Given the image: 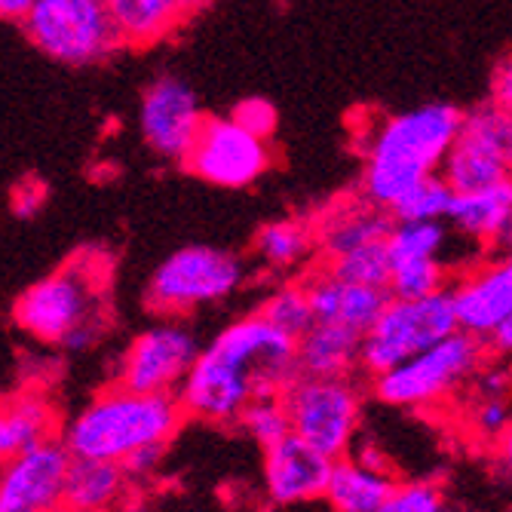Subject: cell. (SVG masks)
<instances>
[{
	"label": "cell",
	"mask_w": 512,
	"mask_h": 512,
	"mask_svg": "<svg viewBox=\"0 0 512 512\" xmlns=\"http://www.w3.org/2000/svg\"><path fill=\"white\" fill-rule=\"evenodd\" d=\"M74 454L59 439L43 442L4 460L0 512H59L65 509V482Z\"/></svg>",
	"instance_id": "5bb4252c"
},
{
	"label": "cell",
	"mask_w": 512,
	"mask_h": 512,
	"mask_svg": "<svg viewBox=\"0 0 512 512\" xmlns=\"http://www.w3.org/2000/svg\"><path fill=\"white\" fill-rule=\"evenodd\" d=\"M234 117L237 123H243L249 132L261 135V138H270L273 129H276V108L267 102V99H246L234 108Z\"/></svg>",
	"instance_id": "836d02e7"
},
{
	"label": "cell",
	"mask_w": 512,
	"mask_h": 512,
	"mask_svg": "<svg viewBox=\"0 0 512 512\" xmlns=\"http://www.w3.org/2000/svg\"><path fill=\"white\" fill-rule=\"evenodd\" d=\"M387 289L393 298H427L433 292L448 289V270H445L442 258L396 261Z\"/></svg>",
	"instance_id": "4dcf8cb0"
},
{
	"label": "cell",
	"mask_w": 512,
	"mask_h": 512,
	"mask_svg": "<svg viewBox=\"0 0 512 512\" xmlns=\"http://www.w3.org/2000/svg\"><path fill=\"white\" fill-rule=\"evenodd\" d=\"M460 123V108L433 102L384 117L371 126L362 148V197L393 209L396 200L411 191L417 181L442 172Z\"/></svg>",
	"instance_id": "7a4b0ae2"
},
{
	"label": "cell",
	"mask_w": 512,
	"mask_h": 512,
	"mask_svg": "<svg viewBox=\"0 0 512 512\" xmlns=\"http://www.w3.org/2000/svg\"><path fill=\"white\" fill-rule=\"evenodd\" d=\"M488 341L457 329L445 341L371 378L375 396L393 408H433L467 387L485 365Z\"/></svg>",
	"instance_id": "5b68a950"
},
{
	"label": "cell",
	"mask_w": 512,
	"mask_h": 512,
	"mask_svg": "<svg viewBox=\"0 0 512 512\" xmlns=\"http://www.w3.org/2000/svg\"><path fill=\"white\" fill-rule=\"evenodd\" d=\"M454 200H457V191L451 188L442 172H436L417 181L411 191H405L390 212L396 221H448Z\"/></svg>",
	"instance_id": "484cf974"
},
{
	"label": "cell",
	"mask_w": 512,
	"mask_h": 512,
	"mask_svg": "<svg viewBox=\"0 0 512 512\" xmlns=\"http://www.w3.org/2000/svg\"><path fill=\"white\" fill-rule=\"evenodd\" d=\"M445 500L433 482H396L393 494L378 512H442Z\"/></svg>",
	"instance_id": "d6a6232c"
},
{
	"label": "cell",
	"mask_w": 512,
	"mask_h": 512,
	"mask_svg": "<svg viewBox=\"0 0 512 512\" xmlns=\"http://www.w3.org/2000/svg\"><path fill=\"white\" fill-rule=\"evenodd\" d=\"M206 117L197 102V92L175 74L157 77L138 105V129H142L145 145L166 160L184 163L191 154Z\"/></svg>",
	"instance_id": "4fadbf2b"
},
{
	"label": "cell",
	"mask_w": 512,
	"mask_h": 512,
	"mask_svg": "<svg viewBox=\"0 0 512 512\" xmlns=\"http://www.w3.org/2000/svg\"><path fill=\"white\" fill-rule=\"evenodd\" d=\"M497 454H500V460H503V467L512 473V424L503 430V436L497 439Z\"/></svg>",
	"instance_id": "ab89813d"
},
{
	"label": "cell",
	"mask_w": 512,
	"mask_h": 512,
	"mask_svg": "<svg viewBox=\"0 0 512 512\" xmlns=\"http://www.w3.org/2000/svg\"><path fill=\"white\" fill-rule=\"evenodd\" d=\"M509 424H512V408H509L506 393L482 387V393H479V399L473 402V411H470L473 433L479 439H494L497 442Z\"/></svg>",
	"instance_id": "1f68e13d"
},
{
	"label": "cell",
	"mask_w": 512,
	"mask_h": 512,
	"mask_svg": "<svg viewBox=\"0 0 512 512\" xmlns=\"http://www.w3.org/2000/svg\"><path fill=\"white\" fill-rule=\"evenodd\" d=\"M396 218L390 209L371 203V200H347L325 212L316 227V246L322 261H332L338 255H347L359 246L387 243Z\"/></svg>",
	"instance_id": "d6986e66"
},
{
	"label": "cell",
	"mask_w": 512,
	"mask_h": 512,
	"mask_svg": "<svg viewBox=\"0 0 512 512\" xmlns=\"http://www.w3.org/2000/svg\"><path fill=\"white\" fill-rule=\"evenodd\" d=\"M255 258L267 267V270H298L304 267L316 252V227L298 218H279L264 224L255 234V246H252Z\"/></svg>",
	"instance_id": "d4e9b609"
},
{
	"label": "cell",
	"mask_w": 512,
	"mask_h": 512,
	"mask_svg": "<svg viewBox=\"0 0 512 512\" xmlns=\"http://www.w3.org/2000/svg\"><path fill=\"white\" fill-rule=\"evenodd\" d=\"M34 4H37V0H0V13H4L7 22L22 25L28 19V13L34 10Z\"/></svg>",
	"instance_id": "f35d334b"
},
{
	"label": "cell",
	"mask_w": 512,
	"mask_h": 512,
	"mask_svg": "<svg viewBox=\"0 0 512 512\" xmlns=\"http://www.w3.org/2000/svg\"><path fill=\"white\" fill-rule=\"evenodd\" d=\"M258 313L264 319H270L276 329H283L286 335H292L295 341L304 338L313 329V322H316V313H313V304H310V295H307L304 283H286V286L273 289L261 301Z\"/></svg>",
	"instance_id": "83f0119b"
},
{
	"label": "cell",
	"mask_w": 512,
	"mask_h": 512,
	"mask_svg": "<svg viewBox=\"0 0 512 512\" xmlns=\"http://www.w3.org/2000/svg\"><path fill=\"white\" fill-rule=\"evenodd\" d=\"M215 188H249L270 169L267 138L249 132L234 117H206L191 154L181 163Z\"/></svg>",
	"instance_id": "7c38bea8"
},
{
	"label": "cell",
	"mask_w": 512,
	"mask_h": 512,
	"mask_svg": "<svg viewBox=\"0 0 512 512\" xmlns=\"http://www.w3.org/2000/svg\"><path fill=\"white\" fill-rule=\"evenodd\" d=\"M335 457L289 433L276 445L264 448V491L276 506H301L325 497Z\"/></svg>",
	"instance_id": "9a60e30c"
},
{
	"label": "cell",
	"mask_w": 512,
	"mask_h": 512,
	"mask_svg": "<svg viewBox=\"0 0 512 512\" xmlns=\"http://www.w3.org/2000/svg\"><path fill=\"white\" fill-rule=\"evenodd\" d=\"M442 175L457 194L488 188L512 175V117L494 102L463 114Z\"/></svg>",
	"instance_id": "8fae6325"
},
{
	"label": "cell",
	"mask_w": 512,
	"mask_h": 512,
	"mask_svg": "<svg viewBox=\"0 0 512 512\" xmlns=\"http://www.w3.org/2000/svg\"><path fill=\"white\" fill-rule=\"evenodd\" d=\"M203 0H108L126 50H145L175 37Z\"/></svg>",
	"instance_id": "ffe728a7"
},
{
	"label": "cell",
	"mask_w": 512,
	"mask_h": 512,
	"mask_svg": "<svg viewBox=\"0 0 512 512\" xmlns=\"http://www.w3.org/2000/svg\"><path fill=\"white\" fill-rule=\"evenodd\" d=\"M200 353L203 347L191 325H184L181 316H163V322L129 341L117 368V381L138 393L178 396Z\"/></svg>",
	"instance_id": "30bf717a"
},
{
	"label": "cell",
	"mask_w": 512,
	"mask_h": 512,
	"mask_svg": "<svg viewBox=\"0 0 512 512\" xmlns=\"http://www.w3.org/2000/svg\"><path fill=\"white\" fill-rule=\"evenodd\" d=\"M163 457H166V445H145V448L132 451L123 460V470H126L129 482H145V479H151L160 470Z\"/></svg>",
	"instance_id": "e575fe53"
},
{
	"label": "cell",
	"mask_w": 512,
	"mask_h": 512,
	"mask_svg": "<svg viewBox=\"0 0 512 512\" xmlns=\"http://www.w3.org/2000/svg\"><path fill=\"white\" fill-rule=\"evenodd\" d=\"M43 206V188L40 184H22V188L16 191V203H13V212L19 218H31L37 215Z\"/></svg>",
	"instance_id": "8d00e7d4"
},
{
	"label": "cell",
	"mask_w": 512,
	"mask_h": 512,
	"mask_svg": "<svg viewBox=\"0 0 512 512\" xmlns=\"http://www.w3.org/2000/svg\"><path fill=\"white\" fill-rule=\"evenodd\" d=\"M243 283V258L215 246H184L154 270L145 304L157 316H184L230 298Z\"/></svg>",
	"instance_id": "ba28073f"
},
{
	"label": "cell",
	"mask_w": 512,
	"mask_h": 512,
	"mask_svg": "<svg viewBox=\"0 0 512 512\" xmlns=\"http://www.w3.org/2000/svg\"><path fill=\"white\" fill-rule=\"evenodd\" d=\"M102 283L105 273L96 261L74 258L16 298V329L37 344H56L71 353L89 350L108 329Z\"/></svg>",
	"instance_id": "277c9868"
},
{
	"label": "cell",
	"mask_w": 512,
	"mask_h": 512,
	"mask_svg": "<svg viewBox=\"0 0 512 512\" xmlns=\"http://www.w3.org/2000/svg\"><path fill=\"white\" fill-rule=\"evenodd\" d=\"M22 31L37 53L71 68L99 65L126 50L108 0H37Z\"/></svg>",
	"instance_id": "8992f818"
},
{
	"label": "cell",
	"mask_w": 512,
	"mask_h": 512,
	"mask_svg": "<svg viewBox=\"0 0 512 512\" xmlns=\"http://www.w3.org/2000/svg\"><path fill=\"white\" fill-rule=\"evenodd\" d=\"M129 476L120 460L74 457L65 482V509L68 512H102L117 503Z\"/></svg>",
	"instance_id": "cb8c5ba5"
},
{
	"label": "cell",
	"mask_w": 512,
	"mask_h": 512,
	"mask_svg": "<svg viewBox=\"0 0 512 512\" xmlns=\"http://www.w3.org/2000/svg\"><path fill=\"white\" fill-rule=\"evenodd\" d=\"M283 396L295 436L335 460L350 454L362 414L359 387L350 378L298 375Z\"/></svg>",
	"instance_id": "9c48e42d"
},
{
	"label": "cell",
	"mask_w": 512,
	"mask_h": 512,
	"mask_svg": "<svg viewBox=\"0 0 512 512\" xmlns=\"http://www.w3.org/2000/svg\"><path fill=\"white\" fill-rule=\"evenodd\" d=\"M448 224L463 240L497 252L512 249V175L488 188L457 194Z\"/></svg>",
	"instance_id": "ac0fdd59"
},
{
	"label": "cell",
	"mask_w": 512,
	"mask_h": 512,
	"mask_svg": "<svg viewBox=\"0 0 512 512\" xmlns=\"http://www.w3.org/2000/svg\"><path fill=\"white\" fill-rule=\"evenodd\" d=\"M304 286H307L316 322H338V325H347V329H356L359 335H365L371 325L378 322V316L393 298L390 289L350 283V279L338 276L325 264L310 279H304Z\"/></svg>",
	"instance_id": "e0dca14e"
},
{
	"label": "cell",
	"mask_w": 512,
	"mask_h": 512,
	"mask_svg": "<svg viewBox=\"0 0 512 512\" xmlns=\"http://www.w3.org/2000/svg\"><path fill=\"white\" fill-rule=\"evenodd\" d=\"M184 408L169 393H138L114 384L92 396L62 427V442L74 457L126 460L145 445H169L184 424Z\"/></svg>",
	"instance_id": "3957f363"
},
{
	"label": "cell",
	"mask_w": 512,
	"mask_h": 512,
	"mask_svg": "<svg viewBox=\"0 0 512 512\" xmlns=\"http://www.w3.org/2000/svg\"><path fill=\"white\" fill-rule=\"evenodd\" d=\"M298 375V341L255 310L203 347L178 402L194 421L237 424L252 399L286 393Z\"/></svg>",
	"instance_id": "6da1fadb"
},
{
	"label": "cell",
	"mask_w": 512,
	"mask_h": 512,
	"mask_svg": "<svg viewBox=\"0 0 512 512\" xmlns=\"http://www.w3.org/2000/svg\"><path fill=\"white\" fill-rule=\"evenodd\" d=\"M396 479L387 470H378L365 463L362 457H338L329 488H325V503L332 512H378L387 497L393 494Z\"/></svg>",
	"instance_id": "7402d4cb"
},
{
	"label": "cell",
	"mask_w": 512,
	"mask_h": 512,
	"mask_svg": "<svg viewBox=\"0 0 512 512\" xmlns=\"http://www.w3.org/2000/svg\"><path fill=\"white\" fill-rule=\"evenodd\" d=\"M56 408L40 390H25L7 399L0 417V451L4 460L31 451L43 442L56 439Z\"/></svg>",
	"instance_id": "603a6c76"
},
{
	"label": "cell",
	"mask_w": 512,
	"mask_h": 512,
	"mask_svg": "<svg viewBox=\"0 0 512 512\" xmlns=\"http://www.w3.org/2000/svg\"><path fill=\"white\" fill-rule=\"evenodd\" d=\"M362 338L365 335L338 322H313V329L298 338L301 375L350 378L362 362Z\"/></svg>",
	"instance_id": "44dd1931"
},
{
	"label": "cell",
	"mask_w": 512,
	"mask_h": 512,
	"mask_svg": "<svg viewBox=\"0 0 512 512\" xmlns=\"http://www.w3.org/2000/svg\"><path fill=\"white\" fill-rule=\"evenodd\" d=\"M457 329L460 319L451 286L427 298H390L378 322L362 338L359 368L365 375L378 378L384 371L402 365L405 359L445 341Z\"/></svg>",
	"instance_id": "52a82bcc"
},
{
	"label": "cell",
	"mask_w": 512,
	"mask_h": 512,
	"mask_svg": "<svg viewBox=\"0 0 512 512\" xmlns=\"http://www.w3.org/2000/svg\"><path fill=\"white\" fill-rule=\"evenodd\" d=\"M491 102L512 117V56H506L491 77Z\"/></svg>",
	"instance_id": "d590c367"
},
{
	"label": "cell",
	"mask_w": 512,
	"mask_h": 512,
	"mask_svg": "<svg viewBox=\"0 0 512 512\" xmlns=\"http://www.w3.org/2000/svg\"><path fill=\"white\" fill-rule=\"evenodd\" d=\"M488 350L500 359H512V313L497 325V332L488 338Z\"/></svg>",
	"instance_id": "74e56055"
},
{
	"label": "cell",
	"mask_w": 512,
	"mask_h": 512,
	"mask_svg": "<svg viewBox=\"0 0 512 512\" xmlns=\"http://www.w3.org/2000/svg\"><path fill=\"white\" fill-rule=\"evenodd\" d=\"M460 329L488 341L512 313V249L467 270L451 286Z\"/></svg>",
	"instance_id": "2e32d148"
},
{
	"label": "cell",
	"mask_w": 512,
	"mask_h": 512,
	"mask_svg": "<svg viewBox=\"0 0 512 512\" xmlns=\"http://www.w3.org/2000/svg\"><path fill=\"white\" fill-rule=\"evenodd\" d=\"M249 439H255L261 448L276 445L279 439H286L292 433V417H289V405L283 393H270V396H258L246 405V411L237 421Z\"/></svg>",
	"instance_id": "f1b7e54d"
},
{
	"label": "cell",
	"mask_w": 512,
	"mask_h": 512,
	"mask_svg": "<svg viewBox=\"0 0 512 512\" xmlns=\"http://www.w3.org/2000/svg\"><path fill=\"white\" fill-rule=\"evenodd\" d=\"M325 267L335 270L338 276L350 279V283H362V286H390V273H393V258L387 243H371V246H359L347 255H338L332 261H325Z\"/></svg>",
	"instance_id": "f546056e"
},
{
	"label": "cell",
	"mask_w": 512,
	"mask_h": 512,
	"mask_svg": "<svg viewBox=\"0 0 512 512\" xmlns=\"http://www.w3.org/2000/svg\"><path fill=\"white\" fill-rule=\"evenodd\" d=\"M448 221H396L387 249L393 264L396 261H421V258H442L448 246Z\"/></svg>",
	"instance_id": "4316f807"
}]
</instances>
